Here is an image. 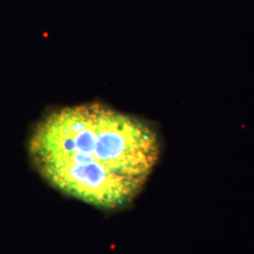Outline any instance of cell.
<instances>
[{
	"label": "cell",
	"mask_w": 254,
	"mask_h": 254,
	"mask_svg": "<svg viewBox=\"0 0 254 254\" xmlns=\"http://www.w3.org/2000/svg\"><path fill=\"white\" fill-rule=\"evenodd\" d=\"M30 161L49 185L97 208L127 206L159 156V140L143 121L100 103L55 110L37 124Z\"/></svg>",
	"instance_id": "6da1fadb"
}]
</instances>
